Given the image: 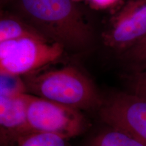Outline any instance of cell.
<instances>
[{
  "instance_id": "obj_7",
  "label": "cell",
  "mask_w": 146,
  "mask_h": 146,
  "mask_svg": "<svg viewBox=\"0 0 146 146\" xmlns=\"http://www.w3.org/2000/svg\"><path fill=\"white\" fill-rule=\"evenodd\" d=\"M27 94L0 95L1 146H14L18 138L33 132L27 119Z\"/></svg>"
},
{
  "instance_id": "obj_13",
  "label": "cell",
  "mask_w": 146,
  "mask_h": 146,
  "mask_svg": "<svg viewBox=\"0 0 146 146\" xmlns=\"http://www.w3.org/2000/svg\"><path fill=\"white\" fill-rule=\"evenodd\" d=\"M127 57L135 61L146 60V37L127 52Z\"/></svg>"
},
{
  "instance_id": "obj_11",
  "label": "cell",
  "mask_w": 146,
  "mask_h": 146,
  "mask_svg": "<svg viewBox=\"0 0 146 146\" xmlns=\"http://www.w3.org/2000/svg\"><path fill=\"white\" fill-rule=\"evenodd\" d=\"M24 93H27V89L21 76L0 74V95L8 96Z\"/></svg>"
},
{
  "instance_id": "obj_6",
  "label": "cell",
  "mask_w": 146,
  "mask_h": 146,
  "mask_svg": "<svg viewBox=\"0 0 146 146\" xmlns=\"http://www.w3.org/2000/svg\"><path fill=\"white\" fill-rule=\"evenodd\" d=\"M106 46L129 50L146 37V0H128L112 16L104 33Z\"/></svg>"
},
{
  "instance_id": "obj_12",
  "label": "cell",
  "mask_w": 146,
  "mask_h": 146,
  "mask_svg": "<svg viewBox=\"0 0 146 146\" xmlns=\"http://www.w3.org/2000/svg\"><path fill=\"white\" fill-rule=\"evenodd\" d=\"M128 85L129 93L146 99V68L129 76Z\"/></svg>"
},
{
  "instance_id": "obj_10",
  "label": "cell",
  "mask_w": 146,
  "mask_h": 146,
  "mask_svg": "<svg viewBox=\"0 0 146 146\" xmlns=\"http://www.w3.org/2000/svg\"><path fill=\"white\" fill-rule=\"evenodd\" d=\"M14 146H70L68 139L53 133L32 132L19 137Z\"/></svg>"
},
{
  "instance_id": "obj_8",
  "label": "cell",
  "mask_w": 146,
  "mask_h": 146,
  "mask_svg": "<svg viewBox=\"0 0 146 146\" xmlns=\"http://www.w3.org/2000/svg\"><path fill=\"white\" fill-rule=\"evenodd\" d=\"M24 37L50 39L35 27L30 26L15 16L6 15L1 18L0 42Z\"/></svg>"
},
{
  "instance_id": "obj_2",
  "label": "cell",
  "mask_w": 146,
  "mask_h": 146,
  "mask_svg": "<svg viewBox=\"0 0 146 146\" xmlns=\"http://www.w3.org/2000/svg\"><path fill=\"white\" fill-rule=\"evenodd\" d=\"M27 93L79 110L100 108L104 100L91 79L72 66L24 78Z\"/></svg>"
},
{
  "instance_id": "obj_5",
  "label": "cell",
  "mask_w": 146,
  "mask_h": 146,
  "mask_svg": "<svg viewBox=\"0 0 146 146\" xmlns=\"http://www.w3.org/2000/svg\"><path fill=\"white\" fill-rule=\"evenodd\" d=\"M100 116L109 127L146 145V99L129 92H116L103 102Z\"/></svg>"
},
{
  "instance_id": "obj_4",
  "label": "cell",
  "mask_w": 146,
  "mask_h": 146,
  "mask_svg": "<svg viewBox=\"0 0 146 146\" xmlns=\"http://www.w3.org/2000/svg\"><path fill=\"white\" fill-rule=\"evenodd\" d=\"M27 119L33 132L53 133L66 139L80 135L87 125L79 110L29 94Z\"/></svg>"
},
{
  "instance_id": "obj_9",
  "label": "cell",
  "mask_w": 146,
  "mask_h": 146,
  "mask_svg": "<svg viewBox=\"0 0 146 146\" xmlns=\"http://www.w3.org/2000/svg\"><path fill=\"white\" fill-rule=\"evenodd\" d=\"M88 146H146L132 137L109 127L91 140Z\"/></svg>"
},
{
  "instance_id": "obj_14",
  "label": "cell",
  "mask_w": 146,
  "mask_h": 146,
  "mask_svg": "<svg viewBox=\"0 0 146 146\" xmlns=\"http://www.w3.org/2000/svg\"><path fill=\"white\" fill-rule=\"evenodd\" d=\"M91 5L98 9H107L114 5L119 0H87Z\"/></svg>"
},
{
  "instance_id": "obj_1",
  "label": "cell",
  "mask_w": 146,
  "mask_h": 146,
  "mask_svg": "<svg viewBox=\"0 0 146 146\" xmlns=\"http://www.w3.org/2000/svg\"><path fill=\"white\" fill-rule=\"evenodd\" d=\"M73 0H18L36 29L64 47L81 49L91 40V31Z\"/></svg>"
},
{
  "instance_id": "obj_3",
  "label": "cell",
  "mask_w": 146,
  "mask_h": 146,
  "mask_svg": "<svg viewBox=\"0 0 146 146\" xmlns=\"http://www.w3.org/2000/svg\"><path fill=\"white\" fill-rule=\"evenodd\" d=\"M64 49L58 42L33 37L0 42V74L29 75L59 59Z\"/></svg>"
}]
</instances>
